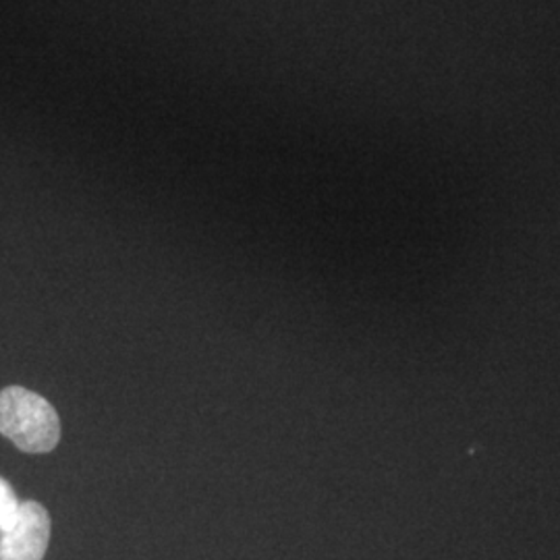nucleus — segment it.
<instances>
[{"instance_id":"f257e3e1","label":"nucleus","mask_w":560,"mask_h":560,"mask_svg":"<svg viewBox=\"0 0 560 560\" xmlns=\"http://www.w3.org/2000/svg\"><path fill=\"white\" fill-rule=\"evenodd\" d=\"M0 434L23 453H50L60 442L59 413L38 393L7 386L0 390Z\"/></svg>"},{"instance_id":"f03ea898","label":"nucleus","mask_w":560,"mask_h":560,"mask_svg":"<svg viewBox=\"0 0 560 560\" xmlns=\"http://www.w3.org/2000/svg\"><path fill=\"white\" fill-rule=\"evenodd\" d=\"M52 521L40 502H21L15 525L0 540V560H44Z\"/></svg>"},{"instance_id":"7ed1b4c3","label":"nucleus","mask_w":560,"mask_h":560,"mask_svg":"<svg viewBox=\"0 0 560 560\" xmlns=\"http://www.w3.org/2000/svg\"><path fill=\"white\" fill-rule=\"evenodd\" d=\"M20 506L21 502L18 501L13 488L7 481L0 480V529H2V534L15 525L18 515H20Z\"/></svg>"}]
</instances>
